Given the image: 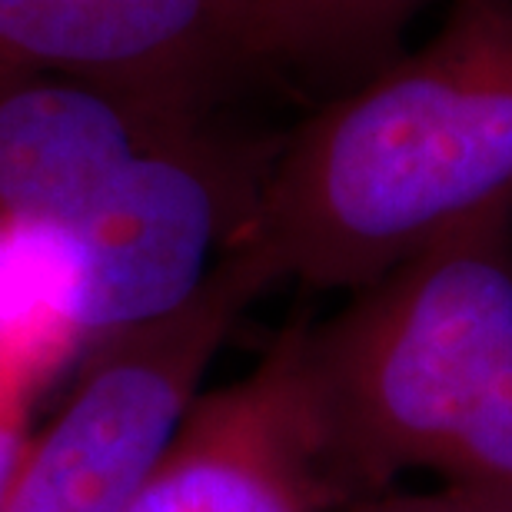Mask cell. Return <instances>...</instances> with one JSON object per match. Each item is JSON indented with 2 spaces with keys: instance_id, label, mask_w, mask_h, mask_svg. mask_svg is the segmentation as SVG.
Instances as JSON below:
<instances>
[{
  "instance_id": "obj_9",
  "label": "cell",
  "mask_w": 512,
  "mask_h": 512,
  "mask_svg": "<svg viewBox=\"0 0 512 512\" xmlns=\"http://www.w3.org/2000/svg\"><path fill=\"white\" fill-rule=\"evenodd\" d=\"M429 0H330L326 70L336 90L370 77L399 54V34Z\"/></svg>"
},
{
  "instance_id": "obj_2",
  "label": "cell",
  "mask_w": 512,
  "mask_h": 512,
  "mask_svg": "<svg viewBox=\"0 0 512 512\" xmlns=\"http://www.w3.org/2000/svg\"><path fill=\"white\" fill-rule=\"evenodd\" d=\"M306 376L350 509L409 473L512 499V203L306 320Z\"/></svg>"
},
{
  "instance_id": "obj_4",
  "label": "cell",
  "mask_w": 512,
  "mask_h": 512,
  "mask_svg": "<svg viewBox=\"0 0 512 512\" xmlns=\"http://www.w3.org/2000/svg\"><path fill=\"white\" fill-rule=\"evenodd\" d=\"M280 137H247L217 117L147 150L104 203L64 237L90 353L173 313L247 233Z\"/></svg>"
},
{
  "instance_id": "obj_10",
  "label": "cell",
  "mask_w": 512,
  "mask_h": 512,
  "mask_svg": "<svg viewBox=\"0 0 512 512\" xmlns=\"http://www.w3.org/2000/svg\"><path fill=\"white\" fill-rule=\"evenodd\" d=\"M253 4L276 74L293 70V74L323 77L330 0H253Z\"/></svg>"
},
{
  "instance_id": "obj_11",
  "label": "cell",
  "mask_w": 512,
  "mask_h": 512,
  "mask_svg": "<svg viewBox=\"0 0 512 512\" xmlns=\"http://www.w3.org/2000/svg\"><path fill=\"white\" fill-rule=\"evenodd\" d=\"M40 399L30 389L0 370V503L20 473L30 443L37 436Z\"/></svg>"
},
{
  "instance_id": "obj_12",
  "label": "cell",
  "mask_w": 512,
  "mask_h": 512,
  "mask_svg": "<svg viewBox=\"0 0 512 512\" xmlns=\"http://www.w3.org/2000/svg\"><path fill=\"white\" fill-rule=\"evenodd\" d=\"M350 512H512V499L456 486H436L429 493H396V489H389L383 496L353 506Z\"/></svg>"
},
{
  "instance_id": "obj_8",
  "label": "cell",
  "mask_w": 512,
  "mask_h": 512,
  "mask_svg": "<svg viewBox=\"0 0 512 512\" xmlns=\"http://www.w3.org/2000/svg\"><path fill=\"white\" fill-rule=\"evenodd\" d=\"M90 356L77 270L50 230L0 217V370L40 403L64 393Z\"/></svg>"
},
{
  "instance_id": "obj_5",
  "label": "cell",
  "mask_w": 512,
  "mask_h": 512,
  "mask_svg": "<svg viewBox=\"0 0 512 512\" xmlns=\"http://www.w3.org/2000/svg\"><path fill=\"white\" fill-rule=\"evenodd\" d=\"M0 60L177 117L276 74L253 0H0Z\"/></svg>"
},
{
  "instance_id": "obj_6",
  "label": "cell",
  "mask_w": 512,
  "mask_h": 512,
  "mask_svg": "<svg viewBox=\"0 0 512 512\" xmlns=\"http://www.w3.org/2000/svg\"><path fill=\"white\" fill-rule=\"evenodd\" d=\"M124 512H350L306 376V316L203 389Z\"/></svg>"
},
{
  "instance_id": "obj_1",
  "label": "cell",
  "mask_w": 512,
  "mask_h": 512,
  "mask_svg": "<svg viewBox=\"0 0 512 512\" xmlns=\"http://www.w3.org/2000/svg\"><path fill=\"white\" fill-rule=\"evenodd\" d=\"M512 203V0H456L413 54L276 143L230 253L273 290H363Z\"/></svg>"
},
{
  "instance_id": "obj_3",
  "label": "cell",
  "mask_w": 512,
  "mask_h": 512,
  "mask_svg": "<svg viewBox=\"0 0 512 512\" xmlns=\"http://www.w3.org/2000/svg\"><path fill=\"white\" fill-rule=\"evenodd\" d=\"M263 293L227 253L183 306L100 343L37 426L0 512H124Z\"/></svg>"
},
{
  "instance_id": "obj_7",
  "label": "cell",
  "mask_w": 512,
  "mask_h": 512,
  "mask_svg": "<svg viewBox=\"0 0 512 512\" xmlns=\"http://www.w3.org/2000/svg\"><path fill=\"white\" fill-rule=\"evenodd\" d=\"M80 80L0 60V217L70 237L117 180L183 127Z\"/></svg>"
}]
</instances>
